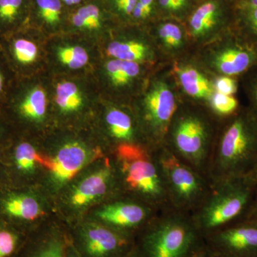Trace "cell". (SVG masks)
I'll list each match as a JSON object with an SVG mask.
<instances>
[{
	"mask_svg": "<svg viewBox=\"0 0 257 257\" xmlns=\"http://www.w3.org/2000/svg\"><path fill=\"white\" fill-rule=\"evenodd\" d=\"M257 161V116L249 108L226 119L216 135L206 176L211 183L246 176Z\"/></svg>",
	"mask_w": 257,
	"mask_h": 257,
	"instance_id": "1",
	"label": "cell"
},
{
	"mask_svg": "<svg viewBox=\"0 0 257 257\" xmlns=\"http://www.w3.org/2000/svg\"><path fill=\"white\" fill-rule=\"evenodd\" d=\"M114 161L121 194L162 211L170 209L165 181L155 150L145 145L116 147Z\"/></svg>",
	"mask_w": 257,
	"mask_h": 257,
	"instance_id": "2",
	"label": "cell"
},
{
	"mask_svg": "<svg viewBox=\"0 0 257 257\" xmlns=\"http://www.w3.org/2000/svg\"><path fill=\"white\" fill-rule=\"evenodd\" d=\"M256 184L248 176L211 183L202 204L191 214L199 232L214 233L241 221L246 214Z\"/></svg>",
	"mask_w": 257,
	"mask_h": 257,
	"instance_id": "3",
	"label": "cell"
},
{
	"mask_svg": "<svg viewBox=\"0 0 257 257\" xmlns=\"http://www.w3.org/2000/svg\"><path fill=\"white\" fill-rule=\"evenodd\" d=\"M215 138L214 126L207 115L179 107L171 122L165 145L176 156L206 175Z\"/></svg>",
	"mask_w": 257,
	"mask_h": 257,
	"instance_id": "4",
	"label": "cell"
},
{
	"mask_svg": "<svg viewBox=\"0 0 257 257\" xmlns=\"http://www.w3.org/2000/svg\"><path fill=\"white\" fill-rule=\"evenodd\" d=\"M146 229L145 257H189L199 233L191 214L172 208L159 212Z\"/></svg>",
	"mask_w": 257,
	"mask_h": 257,
	"instance_id": "5",
	"label": "cell"
},
{
	"mask_svg": "<svg viewBox=\"0 0 257 257\" xmlns=\"http://www.w3.org/2000/svg\"><path fill=\"white\" fill-rule=\"evenodd\" d=\"M155 155L171 208L192 214L207 197L211 187L210 181L176 156L165 145L155 150Z\"/></svg>",
	"mask_w": 257,
	"mask_h": 257,
	"instance_id": "6",
	"label": "cell"
},
{
	"mask_svg": "<svg viewBox=\"0 0 257 257\" xmlns=\"http://www.w3.org/2000/svg\"><path fill=\"white\" fill-rule=\"evenodd\" d=\"M178 109V101L170 84L161 79L154 81L142 101L138 120L145 142L152 150L165 145Z\"/></svg>",
	"mask_w": 257,
	"mask_h": 257,
	"instance_id": "7",
	"label": "cell"
},
{
	"mask_svg": "<svg viewBox=\"0 0 257 257\" xmlns=\"http://www.w3.org/2000/svg\"><path fill=\"white\" fill-rule=\"evenodd\" d=\"M121 194L114 161L106 159L101 160L96 168L70 184L66 201L69 207L80 211L101 199L110 200Z\"/></svg>",
	"mask_w": 257,
	"mask_h": 257,
	"instance_id": "8",
	"label": "cell"
},
{
	"mask_svg": "<svg viewBox=\"0 0 257 257\" xmlns=\"http://www.w3.org/2000/svg\"><path fill=\"white\" fill-rule=\"evenodd\" d=\"M99 157L82 142L73 140L61 145L52 157H48L45 172L51 189L55 192L64 189Z\"/></svg>",
	"mask_w": 257,
	"mask_h": 257,
	"instance_id": "9",
	"label": "cell"
},
{
	"mask_svg": "<svg viewBox=\"0 0 257 257\" xmlns=\"http://www.w3.org/2000/svg\"><path fill=\"white\" fill-rule=\"evenodd\" d=\"M159 212L146 203L121 194L108 200L97 209L96 215L100 223L124 232L146 227Z\"/></svg>",
	"mask_w": 257,
	"mask_h": 257,
	"instance_id": "10",
	"label": "cell"
},
{
	"mask_svg": "<svg viewBox=\"0 0 257 257\" xmlns=\"http://www.w3.org/2000/svg\"><path fill=\"white\" fill-rule=\"evenodd\" d=\"M209 57V64L223 76L246 74L257 65V47L241 35L226 38Z\"/></svg>",
	"mask_w": 257,
	"mask_h": 257,
	"instance_id": "11",
	"label": "cell"
},
{
	"mask_svg": "<svg viewBox=\"0 0 257 257\" xmlns=\"http://www.w3.org/2000/svg\"><path fill=\"white\" fill-rule=\"evenodd\" d=\"M82 240L89 257H113L122 252L127 239L121 231L102 224H88L82 230Z\"/></svg>",
	"mask_w": 257,
	"mask_h": 257,
	"instance_id": "12",
	"label": "cell"
},
{
	"mask_svg": "<svg viewBox=\"0 0 257 257\" xmlns=\"http://www.w3.org/2000/svg\"><path fill=\"white\" fill-rule=\"evenodd\" d=\"M214 241L234 256L257 253V223L241 220L214 232Z\"/></svg>",
	"mask_w": 257,
	"mask_h": 257,
	"instance_id": "13",
	"label": "cell"
},
{
	"mask_svg": "<svg viewBox=\"0 0 257 257\" xmlns=\"http://www.w3.org/2000/svg\"><path fill=\"white\" fill-rule=\"evenodd\" d=\"M105 124L108 133L116 143V147L125 144L147 145L140 126L127 111L117 107H111L105 114Z\"/></svg>",
	"mask_w": 257,
	"mask_h": 257,
	"instance_id": "14",
	"label": "cell"
},
{
	"mask_svg": "<svg viewBox=\"0 0 257 257\" xmlns=\"http://www.w3.org/2000/svg\"><path fill=\"white\" fill-rule=\"evenodd\" d=\"M4 209L10 216L24 221H35L45 214L41 201L32 194L10 196L5 199Z\"/></svg>",
	"mask_w": 257,
	"mask_h": 257,
	"instance_id": "15",
	"label": "cell"
},
{
	"mask_svg": "<svg viewBox=\"0 0 257 257\" xmlns=\"http://www.w3.org/2000/svg\"><path fill=\"white\" fill-rule=\"evenodd\" d=\"M179 82L184 92L199 100H209L214 94V87L198 69L183 66L177 69Z\"/></svg>",
	"mask_w": 257,
	"mask_h": 257,
	"instance_id": "16",
	"label": "cell"
},
{
	"mask_svg": "<svg viewBox=\"0 0 257 257\" xmlns=\"http://www.w3.org/2000/svg\"><path fill=\"white\" fill-rule=\"evenodd\" d=\"M220 9L216 2L209 1L201 5L190 19V30L193 36L204 39L211 33L217 25Z\"/></svg>",
	"mask_w": 257,
	"mask_h": 257,
	"instance_id": "17",
	"label": "cell"
},
{
	"mask_svg": "<svg viewBox=\"0 0 257 257\" xmlns=\"http://www.w3.org/2000/svg\"><path fill=\"white\" fill-rule=\"evenodd\" d=\"M108 55L117 60L143 62L150 58L151 50L146 44L138 40H116L109 44Z\"/></svg>",
	"mask_w": 257,
	"mask_h": 257,
	"instance_id": "18",
	"label": "cell"
},
{
	"mask_svg": "<svg viewBox=\"0 0 257 257\" xmlns=\"http://www.w3.org/2000/svg\"><path fill=\"white\" fill-rule=\"evenodd\" d=\"M15 161L18 170L25 175H33L40 168L46 171L48 166V157L40 155L29 143H22L16 147Z\"/></svg>",
	"mask_w": 257,
	"mask_h": 257,
	"instance_id": "19",
	"label": "cell"
},
{
	"mask_svg": "<svg viewBox=\"0 0 257 257\" xmlns=\"http://www.w3.org/2000/svg\"><path fill=\"white\" fill-rule=\"evenodd\" d=\"M105 70L113 85L124 87L140 76V66L138 62L113 59L106 64Z\"/></svg>",
	"mask_w": 257,
	"mask_h": 257,
	"instance_id": "20",
	"label": "cell"
},
{
	"mask_svg": "<svg viewBox=\"0 0 257 257\" xmlns=\"http://www.w3.org/2000/svg\"><path fill=\"white\" fill-rule=\"evenodd\" d=\"M55 101L60 110L65 114L78 111L84 103L79 88L77 84L69 81H64L57 84Z\"/></svg>",
	"mask_w": 257,
	"mask_h": 257,
	"instance_id": "21",
	"label": "cell"
},
{
	"mask_svg": "<svg viewBox=\"0 0 257 257\" xmlns=\"http://www.w3.org/2000/svg\"><path fill=\"white\" fill-rule=\"evenodd\" d=\"M47 96L41 87H35L24 98L20 111L24 117L30 121L40 122L47 113Z\"/></svg>",
	"mask_w": 257,
	"mask_h": 257,
	"instance_id": "22",
	"label": "cell"
},
{
	"mask_svg": "<svg viewBox=\"0 0 257 257\" xmlns=\"http://www.w3.org/2000/svg\"><path fill=\"white\" fill-rule=\"evenodd\" d=\"M101 15L99 8L88 5L79 8L72 17V23L80 30H96L100 28Z\"/></svg>",
	"mask_w": 257,
	"mask_h": 257,
	"instance_id": "23",
	"label": "cell"
},
{
	"mask_svg": "<svg viewBox=\"0 0 257 257\" xmlns=\"http://www.w3.org/2000/svg\"><path fill=\"white\" fill-rule=\"evenodd\" d=\"M239 35L257 47V8L237 7Z\"/></svg>",
	"mask_w": 257,
	"mask_h": 257,
	"instance_id": "24",
	"label": "cell"
},
{
	"mask_svg": "<svg viewBox=\"0 0 257 257\" xmlns=\"http://www.w3.org/2000/svg\"><path fill=\"white\" fill-rule=\"evenodd\" d=\"M57 56L64 65L72 69L82 68L89 60L87 51L79 46L60 47L57 51Z\"/></svg>",
	"mask_w": 257,
	"mask_h": 257,
	"instance_id": "25",
	"label": "cell"
},
{
	"mask_svg": "<svg viewBox=\"0 0 257 257\" xmlns=\"http://www.w3.org/2000/svg\"><path fill=\"white\" fill-rule=\"evenodd\" d=\"M209 102L212 111L220 117L226 119L236 114L239 109V101L233 95L214 93Z\"/></svg>",
	"mask_w": 257,
	"mask_h": 257,
	"instance_id": "26",
	"label": "cell"
},
{
	"mask_svg": "<svg viewBox=\"0 0 257 257\" xmlns=\"http://www.w3.org/2000/svg\"><path fill=\"white\" fill-rule=\"evenodd\" d=\"M158 35L161 42L169 50H178L183 45V32L175 24L165 23L161 25Z\"/></svg>",
	"mask_w": 257,
	"mask_h": 257,
	"instance_id": "27",
	"label": "cell"
},
{
	"mask_svg": "<svg viewBox=\"0 0 257 257\" xmlns=\"http://www.w3.org/2000/svg\"><path fill=\"white\" fill-rule=\"evenodd\" d=\"M40 17L44 22L55 26L60 22L62 5L60 0H36Z\"/></svg>",
	"mask_w": 257,
	"mask_h": 257,
	"instance_id": "28",
	"label": "cell"
},
{
	"mask_svg": "<svg viewBox=\"0 0 257 257\" xmlns=\"http://www.w3.org/2000/svg\"><path fill=\"white\" fill-rule=\"evenodd\" d=\"M13 52L19 62L28 64L36 60L38 49L34 42L25 39H20L14 42Z\"/></svg>",
	"mask_w": 257,
	"mask_h": 257,
	"instance_id": "29",
	"label": "cell"
},
{
	"mask_svg": "<svg viewBox=\"0 0 257 257\" xmlns=\"http://www.w3.org/2000/svg\"><path fill=\"white\" fill-rule=\"evenodd\" d=\"M66 253L63 238L55 236L42 243L33 257H66Z\"/></svg>",
	"mask_w": 257,
	"mask_h": 257,
	"instance_id": "30",
	"label": "cell"
},
{
	"mask_svg": "<svg viewBox=\"0 0 257 257\" xmlns=\"http://www.w3.org/2000/svg\"><path fill=\"white\" fill-rule=\"evenodd\" d=\"M23 0H0V19L5 23H12L17 18Z\"/></svg>",
	"mask_w": 257,
	"mask_h": 257,
	"instance_id": "31",
	"label": "cell"
},
{
	"mask_svg": "<svg viewBox=\"0 0 257 257\" xmlns=\"http://www.w3.org/2000/svg\"><path fill=\"white\" fill-rule=\"evenodd\" d=\"M18 243V237L11 231H0V257H8L15 250Z\"/></svg>",
	"mask_w": 257,
	"mask_h": 257,
	"instance_id": "32",
	"label": "cell"
},
{
	"mask_svg": "<svg viewBox=\"0 0 257 257\" xmlns=\"http://www.w3.org/2000/svg\"><path fill=\"white\" fill-rule=\"evenodd\" d=\"M248 72L251 74L246 84V91L250 100L248 108L257 116V65Z\"/></svg>",
	"mask_w": 257,
	"mask_h": 257,
	"instance_id": "33",
	"label": "cell"
},
{
	"mask_svg": "<svg viewBox=\"0 0 257 257\" xmlns=\"http://www.w3.org/2000/svg\"><path fill=\"white\" fill-rule=\"evenodd\" d=\"M214 86L217 92L226 95H233L237 92V82L233 77L221 76L216 79Z\"/></svg>",
	"mask_w": 257,
	"mask_h": 257,
	"instance_id": "34",
	"label": "cell"
},
{
	"mask_svg": "<svg viewBox=\"0 0 257 257\" xmlns=\"http://www.w3.org/2000/svg\"><path fill=\"white\" fill-rule=\"evenodd\" d=\"M154 0H138L133 15L136 19H145L151 14Z\"/></svg>",
	"mask_w": 257,
	"mask_h": 257,
	"instance_id": "35",
	"label": "cell"
},
{
	"mask_svg": "<svg viewBox=\"0 0 257 257\" xmlns=\"http://www.w3.org/2000/svg\"><path fill=\"white\" fill-rule=\"evenodd\" d=\"M241 220L253 221V222L257 223V184L255 187L249 207Z\"/></svg>",
	"mask_w": 257,
	"mask_h": 257,
	"instance_id": "36",
	"label": "cell"
},
{
	"mask_svg": "<svg viewBox=\"0 0 257 257\" xmlns=\"http://www.w3.org/2000/svg\"><path fill=\"white\" fill-rule=\"evenodd\" d=\"M138 0H115L118 10L125 15L133 14Z\"/></svg>",
	"mask_w": 257,
	"mask_h": 257,
	"instance_id": "37",
	"label": "cell"
},
{
	"mask_svg": "<svg viewBox=\"0 0 257 257\" xmlns=\"http://www.w3.org/2000/svg\"><path fill=\"white\" fill-rule=\"evenodd\" d=\"M160 5L166 10L176 11L175 0H160Z\"/></svg>",
	"mask_w": 257,
	"mask_h": 257,
	"instance_id": "38",
	"label": "cell"
},
{
	"mask_svg": "<svg viewBox=\"0 0 257 257\" xmlns=\"http://www.w3.org/2000/svg\"><path fill=\"white\" fill-rule=\"evenodd\" d=\"M237 7H250L257 8V0H239Z\"/></svg>",
	"mask_w": 257,
	"mask_h": 257,
	"instance_id": "39",
	"label": "cell"
},
{
	"mask_svg": "<svg viewBox=\"0 0 257 257\" xmlns=\"http://www.w3.org/2000/svg\"><path fill=\"white\" fill-rule=\"evenodd\" d=\"M66 257H82L79 254L78 251L74 248L72 245H69V248L67 246V253H66Z\"/></svg>",
	"mask_w": 257,
	"mask_h": 257,
	"instance_id": "40",
	"label": "cell"
},
{
	"mask_svg": "<svg viewBox=\"0 0 257 257\" xmlns=\"http://www.w3.org/2000/svg\"><path fill=\"white\" fill-rule=\"evenodd\" d=\"M246 176H248L255 184H257V161L255 165H253L252 169L250 170Z\"/></svg>",
	"mask_w": 257,
	"mask_h": 257,
	"instance_id": "41",
	"label": "cell"
},
{
	"mask_svg": "<svg viewBox=\"0 0 257 257\" xmlns=\"http://www.w3.org/2000/svg\"><path fill=\"white\" fill-rule=\"evenodd\" d=\"M187 1L188 0H175V5L176 8H177V10H179L181 9V8H183L184 5L187 4Z\"/></svg>",
	"mask_w": 257,
	"mask_h": 257,
	"instance_id": "42",
	"label": "cell"
},
{
	"mask_svg": "<svg viewBox=\"0 0 257 257\" xmlns=\"http://www.w3.org/2000/svg\"><path fill=\"white\" fill-rule=\"evenodd\" d=\"M189 257H207V256L204 252L197 251V252L192 253V254H191Z\"/></svg>",
	"mask_w": 257,
	"mask_h": 257,
	"instance_id": "43",
	"label": "cell"
},
{
	"mask_svg": "<svg viewBox=\"0 0 257 257\" xmlns=\"http://www.w3.org/2000/svg\"><path fill=\"white\" fill-rule=\"evenodd\" d=\"M81 1H82V0H69L68 3H67V5H77V4H79V3H80Z\"/></svg>",
	"mask_w": 257,
	"mask_h": 257,
	"instance_id": "44",
	"label": "cell"
},
{
	"mask_svg": "<svg viewBox=\"0 0 257 257\" xmlns=\"http://www.w3.org/2000/svg\"><path fill=\"white\" fill-rule=\"evenodd\" d=\"M3 77L2 75V74L0 73V93L2 92V89H3Z\"/></svg>",
	"mask_w": 257,
	"mask_h": 257,
	"instance_id": "45",
	"label": "cell"
}]
</instances>
